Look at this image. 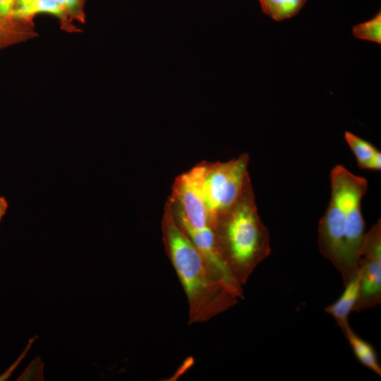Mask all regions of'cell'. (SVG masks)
<instances>
[{
	"label": "cell",
	"instance_id": "5bb4252c",
	"mask_svg": "<svg viewBox=\"0 0 381 381\" xmlns=\"http://www.w3.org/2000/svg\"><path fill=\"white\" fill-rule=\"evenodd\" d=\"M15 0H0V17L7 18L13 14Z\"/></svg>",
	"mask_w": 381,
	"mask_h": 381
},
{
	"label": "cell",
	"instance_id": "7c38bea8",
	"mask_svg": "<svg viewBox=\"0 0 381 381\" xmlns=\"http://www.w3.org/2000/svg\"><path fill=\"white\" fill-rule=\"evenodd\" d=\"M353 35L360 40L377 44L381 43V13H377L373 18L354 25Z\"/></svg>",
	"mask_w": 381,
	"mask_h": 381
},
{
	"label": "cell",
	"instance_id": "277c9868",
	"mask_svg": "<svg viewBox=\"0 0 381 381\" xmlns=\"http://www.w3.org/2000/svg\"><path fill=\"white\" fill-rule=\"evenodd\" d=\"M207 162L198 163L174 179L168 198L174 217L182 227L200 229L211 225L204 194Z\"/></svg>",
	"mask_w": 381,
	"mask_h": 381
},
{
	"label": "cell",
	"instance_id": "9a60e30c",
	"mask_svg": "<svg viewBox=\"0 0 381 381\" xmlns=\"http://www.w3.org/2000/svg\"><path fill=\"white\" fill-rule=\"evenodd\" d=\"M37 0H15L13 12L26 8Z\"/></svg>",
	"mask_w": 381,
	"mask_h": 381
},
{
	"label": "cell",
	"instance_id": "8fae6325",
	"mask_svg": "<svg viewBox=\"0 0 381 381\" xmlns=\"http://www.w3.org/2000/svg\"><path fill=\"white\" fill-rule=\"evenodd\" d=\"M262 11L277 21L296 15L306 0H258Z\"/></svg>",
	"mask_w": 381,
	"mask_h": 381
},
{
	"label": "cell",
	"instance_id": "4fadbf2b",
	"mask_svg": "<svg viewBox=\"0 0 381 381\" xmlns=\"http://www.w3.org/2000/svg\"><path fill=\"white\" fill-rule=\"evenodd\" d=\"M65 12L66 10L56 0H37L26 8L13 12L12 16L18 18H28L40 13H47L61 16Z\"/></svg>",
	"mask_w": 381,
	"mask_h": 381
},
{
	"label": "cell",
	"instance_id": "e0dca14e",
	"mask_svg": "<svg viewBox=\"0 0 381 381\" xmlns=\"http://www.w3.org/2000/svg\"><path fill=\"white\" fill-rule=\"evenodd\" d=\"M8 207V204L6 199L3 196H0V222L5 215Z\"/></svg>",
	"mask_w": 381,
	"mask_h": 381
},
{
	"label": "cell",
	"instance_id": "ba28073f",
	"mask_svg": "<svg viewBox=\"0 0 381 381\" xmlns=\"http://www.w3.org/2000/svg\"><path fill=\"white\" fill-rule=\"evenodd\" d=\"M344 286L345 289L339 298L325 308V310L334 318L341 329L349 325V314L353 311L358 298L360 289L358 271Z\"/></svg>",
	"mask_w": 381,
	"mask_h": 381
},
{
	"label": "cell",
	"instance_id": "2e32d148",
	"mask_svg": "<svg viewBox=\"0 0 381 381\" xmlns=\"http://www.w3.org/2000/svg\"><path fill=\"white\" fill-rule=\"evenodd\" d=\"M66 11H72L76 8L79 0H56Z\"/></svg>",
	"mask_w": 381,
	"mask_h": 381
},
{
	"label": "cell",
	"instance_id": "8992f818",
	"mask_svg": "<svg viewBox=\"0 0 381 381\" xmlns=\"http://www.w3.org/2000/svg\"><path fill=\"white\" fill-rule=\"evenodd\" d=\"M342 176L346 207V227L344 270L341 277L345 285L358 271L359 253L365 233L361 201L368 189V181L362 176L354 175L344 167Z\"/></svg>",
	"mask_w": 381,
	"mask_h": 381
},
{
	"label": "cell",
	"instance_id": "52a82bcc",
	"mask_svg": "<svg viewBox=\"0 0 381 381\" xmlns=\"http://www.w3.org/2000/svg\"><path fill=\"white\" fill-rule=\"evenodd\" d=\"M359 295L353 311L376 307L381 302V221L365 233L359 253Z\"/></svg>",
	"mask_w": 381,
	"mask_h": 381
},
{
	"label": "cell",
	"instance_id": "30bf717a",
	"mask_svg": "<svg viewBox=\"0 0 381 381\" xmlns=\"http://www.w3.org/2000/svg\"><path fill=\"white\" fill-rule=\"evenodd\" d=\"M341 330L357 359L366 368L380 376L381 367L373 346L358 337L353 331L349 325L344 327Z\"/></svg>",
	"mask_w": 381,
	"mask_h": 381
},
{
	"label": "cell",
	"instance_id": "6da1fadb",
	"mask_svg": "<svg viewBox=\"0 0 381 381\" xmlns=\"http://www.w3.org/2000/svg\"><path fill=\"white\" fill-rule=\"evenodd\" d=\"M161 229L166 254L187 298L189 324L206 322L243 298V291L212 268L181 228L169 199L164 207Z\"/></svg>",
	"mask_w": 381,
	"mask_h": 381
},
{
	"label": "cell",
	"instance_id": "9c48e42d",
	"mask_svg": "<svg viewBox=\"0 0 381 381\" xmlns=\"http://www.w3.org/2000/svg\"><path fill=\"white\" fill-rule=\"evenodd\" d=\"M344 138L360 169H381V152L373 144L350 131H345Z\"/></svg>",
	"mask_w": 381,
	"mask_h": 381
},
{
	"label": "cell",
	"instance_id": "3957f363",
	"mask_svg": "<svg viewBox=\"0 0 381 381\" xmlns=\"http://www.w3.org/2000/svg\"><path fill=\"white\" fill-rule=\"evenodd\" d=\"M246 152L226 162H207L204 194L211 224L218 216L231 208L250 180Z\"/></svg>",
	"mask_w": 381,
	"mask_h": 381
},
{
	"label": "cell",
	"instance_id": "7a4b0ae2",
	"mask_svg": "<svg viewBox=\"0 0 381 381\" xmlns=\"http://www.w3.org/2000/svg\"><path fill=\"white\" fill-rule=\"evenodd\" d=\"M211 225L222 261L242 287L271 252L269 231L258 214L250 180L235 205Z\"/></svg>",
	"mask_w": 381,
	"mask_h": 381
},
{
	"label": "cell",
	"instance_id": "5b68a950",
	"mask_svg": "<svg viewBox=\"0 0 381 381\" xmlns=\"http://www.w3.org/2000/svg\"><path fill=\"white\" fill-rule=\"evenodd\" d=\"M344 166H335L330 173L331 198L319 222L318 246L321 253L342 275L344 270L346 207L343 183Z\"/></svg>",
	"mask_w": 381,
	"mask_h": 381
}]
</instances>
